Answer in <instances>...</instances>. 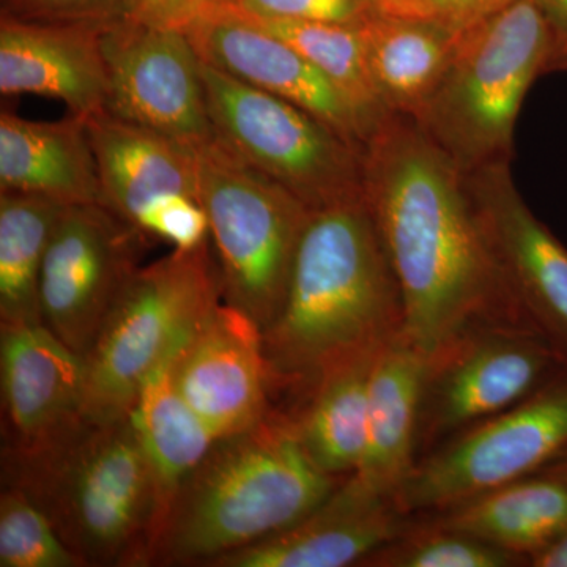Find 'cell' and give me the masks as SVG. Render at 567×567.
Here are the masks:
<instances>
[{
    "label": "cell",
    "mask_w": 567,
    "mask_h": 567,
    "mask_svg": "<svg viewBox=\"0 0 567 567\" xmlns=\"http://www.w3.org/2000/svg\"><path fill=\"white\" fill-rule=\"evenodd\" d=\"M229 10L264 31L274 33L303 54L344 95L363 126L365 142L391 111L377 92L369 73L363 40L358 25L331 22L279 20Z\"/></svg>",
    "instance_id": "27"
},
{
    "label": "cell",
    "mask_w": 567,
    "mask_h": 567,
    "mask_svg": "<svg viewBox=\"0 0 567 567\" xmlns=\"http://www.w3.org/2000/svg\"><path fill=\"white\" fill-rule=\"evenodd\" d=\"M2 451L31 450L84 416L85 361L41 322L0 323Z\"/></svg>",
    "instance_id": "17"
},
{
    "label": "cell",
    "mask_w": 567,
    "mask_h": 567,
    "mask_svg": "<svg viewBox=\"0 0 567 567\" xmlns=\"http://www.w3.org/2000/svg\"><path fill=\"white\" fill-rule=\"evenodd\" d=\"M2 486L24 492L82 566L151 565L162 499L128 416H82L43 445L2 451Z\"/></svg>",
    "instance_id": "4"
},
{
    "label": "cell",
    "mask_w": 567,
    "mask_h": 567,
    "mask_svg": "<svg viewBox=\"0 0 567 567\" xmlns=\"http://www.w3.org/2000/svg\"><path fill=\"white\" fill-rule=\"evenodd\" d=\"M565 369V357L529 324H480L451 339L425 363L416 462L520 404Z\"/></svg>",
    "instance_id": "9"
},
{
    "label": "cell",
    "mask_w": 567,
    "mask_h": 567,
    "mask_svg": "<svg viewBox=\"0 0 567 567\" xmlns=\"http://www.w3.org/2000/svg\"><path fill=\"white\" fill-rule=\"evenodd\" d=\"M361 171L401 289L404 334L417 350L429 357L480 324H529L488 248L464 171L415 118L388 114L365 142Z\"/></svg>",
    "instance_id": "1"
},
{
    "label": "cell",
    "mask_w": 567,
    "mask_h": 567,
    "mask_svg": "<svg viewBox=\"0 0 567 567\" xmlns=\"http://www.w3.org/2000/svg\"><path fill=\"white\" fill-rule=\"evenodd\" d=\"M547 61L546 22L532 0H516L457 31L416 122L464 173L511 163L518 111Z\"/></svg>",
    "instance_id": "5"
},
{
    "label": "cell",
    "mask_w": 567,
    "mask_h": 567,
    "mask_svg": "<svg viewBox=\"0 0 567 567\" xmlns=\"http://www.w3.org/2000/svg\"><path fill=\"white\" fill-rule=\"evenodd\" d=\"M532 567H567V533L528 561Z\"/></svg>",
    "instance_id": "36"
},
{
    "label": "cell",
    "mask_w": 567,
    "mask_h": 567,
    "mask_svg": "<svg viewBox=\"0 0 567 567\" xmlns=\"http://www.w3.org/2000/svg\"><path fill=\"white\" fill-rule=\"evenodd\" d=\"M234 2L235 0H194L196 17L199 13H205V11L226 9V7L233 6Z\"/></svg>",
    "instance_id": "38"
},
{
    "label": "cell",
    "mask_w": 567,
    "mask_h": 567,
    "mask_svg": "<svg viewBox=\"0 0 567 567\" xmlns=\"http://www.w3.org/2000/svg\"><path fill=\"white\" fill-rule=\"evenodd\" d=\"M226 9L254 17L347 25L361 24L377 11L374 0H235Z\"/></svg>",
    "instance_id": "32"
},
{
    "label": "cell",
    "mask_w": 567,
    "mask_h": 567,
    "mask_svg": "<svg viewBox=\"0 0 567 567\" xmlns=\"http://www.w3.org/2000/svg\"><path fill=\"white\" fill-rule=\"evenodd\" d=\"M216 137L312 212L363 196L361 152L308 111L200 59Z\"/></svg>",
    "instance_id": "8"
},
{
    "label": "cell",
    "mask_w": 567,
    "mask_h": 567,
    "mask_svg": "<svg viewBox=\"0 0 567 567\" xmlns=\"http://www.w3.org/2000/svg\"><path fill=\"white\" fill-rule=\"evenodd\" d=\"M377 354L324 377L303 402L286 412L306 453L328 475H353L363 461L369 379Z\"/></svg>",
    "instance_id": "25"
},
{
    "label": "cell",
    "mask_w": 567,
    "mask_h": 567,
    "mask_svg": "<svg viewBox=\"0 0 567 567\" xmlns=\"http://www.w3.org/2000/svg\"><path fill=\"white\" fill-rule=\"evenodd\" d=\"M136 0H2V14L18 20L106 25L133 17Z\"/></svg>",
    "instance_id": "31"
},
{
    "label": "cell",
    "mask_w": 567,
    "mask_h": 567,
    "mask_svg": "<svg viewBox=\"0 0 567 567\" xmlns=\"http://www.w3.org/2000/svg\"><path fill=\"white\" fill-rule=\"evenodd\" d=\"M402 535L361 563V567H517L527 559L476 539V537L440 527L423 514Z\"/></svg>",
    "instance_id": "28"
},
{
    "label": "cell",
    "mask_w": 567,
    "mask_h": 567,
    "mask_svg": "<svg viewBox=\"0 0 567 567\" xmlns=\"http://www.w3.org/2000/svg\"><path fill=\"white\" fill-rule=\"evenodd\" d=\"M194 158L223 303L264 330L281 309L312 210L216 134L194 147Z\"/></svg>",
    "instance_id": "6"
},
{
    "label": "cell",
    "mask_w": 567,
    "mask_h": 567,
    "mask_svg": "<svg viewBox=\"0 0 567 567\" xmlns=\"http://www.w3.org/2000/svg\"><path fill=\"white\" fill-rule=\"evenodd\" d=\"M347 477L322 472L292 417L274 406L252 427L218 440L183 481L148 566H207L259 543L308 516Z\"/></svg>",
    "instance_id": "3"
},
{
    "label": "cell",
    "mask_w": 567,
    "mask_h": 567,
    "mask_svg": "<svg viewBox=\"0 0 567 567\" xmlns=\"http://www.w3.org/2000/svg\"><path fill=\"white\" fill-rule=\"evenodd\" d=\"M513 2L516 0H412L395 18L436 22L451 31H461Z\"/></svg>",
    "instance_id": "33"
},
{
    "label": "cell",
    "mask_w": 567,
    "mask_h": 567,
    "mask_svg": "<svg viewBox=\"0 0 567 567\" xmlns=\"http://www.w3.org/2000/svg\"><path fill=\"white\" fill-rule=\"evenodd\" d=\"M567 454V369L535 394L421 457L399 487L404 513L429 514L536 475Z\"/></svg>",
    "instance_id": "10"
},
{
    "label": "cell",
    "mask_w": 567,
    "mask_h": 567,
    "mask_svg": "<svg viewBox=\"0 0 567 567\" xmlns=\"http://www.w3.org/2000/svg\"><path fill=\"white\" fill-rule=\"evenodd\" d=\"M412 0H374L377 11L390 17H399Z\"/></svg>",
    "instance_id": "37"
},
{
    "label": "cell",
    "mask_w": 567,
    "mask_h": 567,
    "mask_svg": "<svg viewBox=\"0 0 567 567\" xmlns=\"http://www.w3.org/2000/svg\"><path fill=\"white\" fill-rule=\"evenodd\" d=\"M546 470L547 472L554 473V475L561 477V480L566 481L567 483V454L565 457H561L559 461L555 462V464L547 466Z\"/></svg>",
    "instance_id": "39"
},
{
    "label": "cell",
    "mask_w": 567,
    "mask_h": 567,
    "mask_svg": "<svg viewBox=\"0 0 567 567\" xmlns=\"http://www.w3.org/2000/svg\"><path fill=\"white\" fill-rule=\"evenodd\" d=\"M174 377L183 398L216 440L252 427L275 406L262 330L223 301L182 347Z\"/></svg>",
    "instance_id": "14"
},
{
    "label": "cell",
    "mask_w": 567,
    "mask_h": 567,
    "mask_svg": "<svg viewBox=\"0 0 567 567\" xmlns=\"http://www.w3.org/2000/svg\"><path fill=\"white\" fill-rule=\"evenodd\" d=\"M183 31L203 61L316 115L363 153L365 134L352 106L315 63L286 41L229 10L199 13Z\"/></svg>",
    "instance_id": "15"
},
{
    "label": "cell",
    "mask_w": 567,
    "mask_h": 567,
    "mask_svg": "<svg viewBox=\"0 0 567 567\" xmlns=\"http://www.w3.org/2000/svg\"><path fill=\"white\" fill-rule=\"evenodd\" d=\"M402 333L401 289L364 193L312 212L281 309L262 330L275 406L289 412Z\"/></svg>",
    "instance_id": "2"
},
{
    "label": "cell",
    "mask_w": 567,
    "mask_h": 567,
    "mask_svg": "<svg viewBox=\"0 0 567 567\" xmlns=\"http://www.w3.org/2000/svg\"><path fill=\"white\" fill-rule=\"evenodd\" d=\"M415 520L394 495L350 475L292 527L212 559L207 567L360 566Z\"/></svg>",
    "instance_id": "16"
},
{
    "label": "cell",
    "mask_w": 567,
    "mask_h": 567,
    "mask_svg": "<svg viewBox=\"0 0 567 567\" xmlns=\"http://www.w3.org/2000/svg\"><path fill=\"white\" fill-rule=\"evenodd\" d=\"M194 17V0H136L132 20L185 29Z\"/></svg>",
    "instance_id": "35"
},
{
    "label": "cell",
    "mask_w": 567,
    "mask_h": 567,
    "mask_svg": "<svg viewBox=\"0 0 567 567\" xmlns=\"http://www.w3.org/2000/svg\"><path fill=\"white\" fill-rule=\"evenodd\" d=\"M148 238L106 205L63 208L44 256L40 315L74 353L91 352L140 271Z\"/></svg>",
    "instance_id": "11"
},
{
    "label": "cell",
    "mask_w": 567,
    "mask_h": 567,
    "mask_svg": "<svg viewBox=\"0 0 567 567\" xmlns=\"http://www.w3.org/2000/svg\"><path fill=\"white\" fill-rule=\"evenodd\" d=\"M189 338L183 339L164 354L142 385L128 415L142 450L151 462L162 499V520L183 481L218 442L193 412L175 383V358Z\"/></svg>",
    "instance_id": "24"
},
{
    "label": "cell",
    "mask_w": 567,
    "mask_h": 567,
    "mask_svg": "<svg viewBox=\"0 0 567 567\" xmlns=\"http://www.w3.org/2000/svg\"><path fill=\"white\" fill-rule=\"evenodd\" d=\"M466 188L518 311L567 361V248L518 193L511 163L465 173Z\"/></svg>",
    "instance_id": "13"
},
{
    "label": "cell",
    "mask_w": 567,
    "mask_h": 567,
    "mask_svg": "<svg viewBox=\"0 0 567 567\" xmlns=\"http://www.w3.org/2000/svg\"><path fill=\"white\" fill-rule=\"evenodd\" d=\"M221 301L208 241L141 267L84 358V416H128L164 354L189 338Z\"/></svg>",
    "instance_id": "7"
},
{
    "label": "cell",
    "mask_w": 567,
    "mask_h": 567,
    "mask_svg": "<svg viewBox=\"0 0 567 567\" xmlns=\"http://www.w3.org/2000/svg\"><path fill=\"white\" fill-rule=\"evenodd\" d=\"M102 43L107 112L193 148L215 136L188 33L128 18L107 24Z\"/></svg>",
    "instance_id": "12"
},
{
    "label": "cell",
    "mask_w": 567,
    "mask_h": 567,
    "mask_svg": "<svg viewBox=\"0 0 567 567\" xmlns=\"http://www.w3.org/2000/svg\"><path fill=\"white\" fill-rule=\"evenodd\" d=\"M47 514L24 492L2 486L0 567H81Z\"/></svg>",
    "instance_id": "29"
},
{
    "label": "cell",
    "mask_w": 567,
    "mask_h": 567,
    "mask_svg": "<svg viewBox=\"0 0 567 567\" xmlns=\"http://www.w3.org/2000/svg\"><path fill=\"white\" fill-rule=\"evenodd\" d=\"M65 207L48 197L0 192L2 323L41 322V271L52 230Z\"/></svg>",
    "instance_id": "26"
},
{
    "label": "cell",
    "mask_w": 567,
    "mask_h": 567,
    "mask_svg": "<svg viewBox=\"0 0 567 567\" xmlns=\"http://www.w3.org/2000/svg\"><path fill=\"white\" fill-rule=\"evenodd\" d=\"M0 192L33 194L63 205H104L85 121H28L0 114Z\"/></svg>",
    "instance_id": "20"
},
{
    "label": "cell",
    "mask_w": 567,
    "mask_h": 567,
    "mask_svg": "<svg viewBox=\"0 0 567 567\" xmlns=\"http://www.w3.org/2000/svg\"><path fill=\"white\" fill-rule=\"evenodd\" d=\"M106 25L0 14V93L59 100L82 121L106 111L110 78L102 43Z\"/></svg>",
    "instance_id": "18"
},
{
    "label": "cell",
    "mask_w": 567,
    "mask_h": 567,
    "mask_svg": "<svg viewBox=\"0 0 567 567\" xmlns=\"http://www.w3.org/2000/svg\"><path fill=\"white\" fill-rule=\"evenodd\" d=\"M546 22L547 73L567 71V0H532Z\"/></svg>",
    "instance_id": "34"
},
{
    "label": "cell",
    "mask_w": 567,
    "mask_h": 567,
    "mask_svg": "<svg viewBox=\"0 0 567 567\" xmlns=\"http://www.w3.org/2000/svg\"><path fill=\"white\" fill-rule=\"evenodd\" d=\"M427 357L405 334L377 354L369 379L368 436L357 475L382 494H398L416 464L417 417Z\"/></svg>",
    "instance_id": "21"
},
{
    "label": "cell",
    "mask_w": 567,
    "mask_h": 567,
    "mask_svg": "<svg viewBox=\"0 0 567 567\" xmlns=\"http://www.w3.org/2000/svg\"><path fill=\"white\" fill-rule=\"evenodd\" d=\"M377 92L391 112L417 121L445 74L457 31L375 11L358 24Z\"/></svg>",
    "instance_id": "23"
},
{
    "label": "cell",
    "mask_w": 567,
    "mask_h": 567,
    "mask_svg": "<svg viewBox=\"0 0 567 567\" xmlns=\"http://www.w3.org/2000/svg\"><path fill=\"white\" fill-rule=\"evenodd\" d=\"M137 229L178 251H192L210 238L207 213L193 196L164 197L141 216Z\"/></svg>",
    "instance_id": "30"
},
{
    "label": "cell",
    "mask_w": 567,
    "mask_h": 567,
    "mask_svg": "<svg viewBox=\"0 0 567 567\" xmlns=\"http://www.w3.org/2000/svg\"><path fill=\"white\" fill-rule=\"evenodd\" d=\"M423 516L518 555L528 566L567 533V483L544 470Z\"/></svg>",
    "instance_id": "22"
},
{
    "label": "cell",
    "mask_w": 567,
    "mask_h": 567,
    "mask_svg": "<svg viewBox=\"0 0 567 567\" xmlns=\"http://www.w3.org/2000/svg\"><path fill=\"white\" fill-rule=\"evenodd\" d=\"M104 205L137 227L152 205L169 196L197 199L194 148L104 111L85 118Z\"/></svg>",
    "instance_id": "19"
}]
</instances>
